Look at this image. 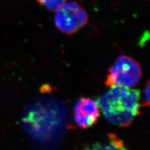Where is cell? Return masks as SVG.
I'll return each instance as SVG.
<instances>
[{"label":"cell","mask_w":150,"mask_h":150,"mask_svg":"<svg viewBox=\"0 0 150 150\" xmlns=\"http://www.w3.org/2000/svg\"><path fill=\"white\" fill-rule=\"evenodd\" d=\"M142 68L139 63L128 55H121L108 70L105 79L107 87L115 86L133 88L142 77Z\"/></svg>","instance_id":"2"},{"label":"cell","mask_w":150,"mask_h":150,"mask_svg":"<svg viewBox=\"0 0 150 150\" xmlns=\"http://www.w3.org/2000/svg\"><path fill=\"white\" fill-rule=\"evenodd\" d=\"M141 93L138 90L115 86L98 98V104L106 120L120 126H129L139 115Z\"/></svg>","instance_id":"1"},{"label":"cell","mask_w":150,"mask_h":150,"mask_svg":"<svg viewBox=\"0 0 150 150\" xmlns=\"http://www.w3.org/2000/svg\"><path fill=\"white\" fill-rule=\"evenodd\" d=\"M144 107H150V79L147 81L144 88V100L142 103Z\"/></svg>","instance_id":"7"},{"label":"cell","mask_w":150,"mask_h":150,"mask_svg":"<svg viewBox=\"0 0 150 150\" xmlns=\"http://www.w3.org/2000/svg\"><path fill=\"white\" fill-rule=\"evenodd\" d=\"M37 1L49 10L56 11L63 5L67 0H37Z\"/></svg>","instance_id":"6"},{"label":"cell","mask_w":150,"mask_h":150,"mask_svg":"<svg viewBox=\"0 0 150 150\" xmlns=\"http://www.w3.org/2000/svg\"><path fill=\"white\" fill-rule=\"evenodd\" d=\"M89 20L86 11L76 2H66L56 11L54 23L64 34L72 35L80 30Z\"/></svg>","instance_id":"3"},{"label":"cell","mask_w":150,"mask_h":150,"mask_svg":"<svg viewBox=\"0 0 150 150\" xmlns=\"http://www.w3.org/2000/svg\"><path fill=\"white\" fill-rule=\"evenodd\" d=\"M74 121L79 128L86 129L95 125L100 116V109L96 100L81 97L74 108Z\"/></svg>","instance_id":"4"},{"label":"cell","mask_w":150,"mask_h":150,"mask_svg":"<svg viewBox=\"0 0 150 150\" xmlns=\"http://www.w3.org/2000/svg\"><path fill=\"white\" fill-rule=\"evenodd\" d=\"M83 150H128L123 142L115 134L110 133L106 143H96Z\"/></svg>","instance_id":"5"}]
</instances>
